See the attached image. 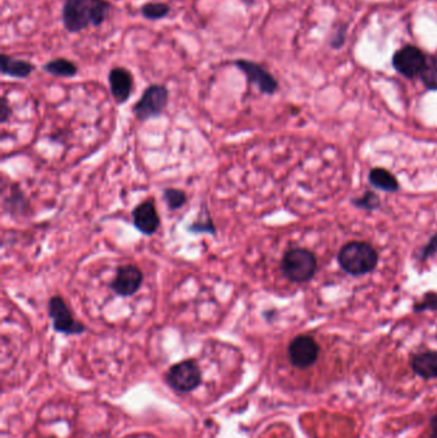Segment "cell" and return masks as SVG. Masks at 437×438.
<instances>
[{
	"instance_id": "obj_2",
	"label": "cell",
	"mask_w": 437,
	"mask_h": 438,
	"mask_svg": "<svg viewBox=\"0 0 437 438\" xmlns=\"http://www.w3.org/2000/svg\"><path fill=\"white\" fill-rule=\"evenodd\" d=\"M340 267L351 276H364L374 272L379 264V254L367 242H348L339 253Z\"/></svg>"
},
{
	"instance_id": "obj_3",
	"label": "cell",
	"mask_w": 437,
	"mask_h": 438,
	"mask_svg": "<svg viewBox=\"0 0 437 438\" xmlns=\"http://www.w3.org/2000/svg\"><path fill=\"white\" fill-rule=\"evenodd\" d=\"M281 271L290 282L304 283L314 277L317 258L308 249H290L282 256Z\"/></svg>"
},
{
	"instance_id": "obj_13",
	"label": "cell",
	"mask_w": 437,
	"mask_h": 438,
	"mask_svg": "<svg viewBox=\"0 0 437 438\" xmlns=\"http://www.w3.org/2000/svg\"><path fill=\"white\" fill-rule=\"evenodd\" d=\"M412 368L422 378H436L437 351H423L413 356Z\"/></svg>"
},
{
	"instance_id": "obj_11",
	"label": "cell",
	"mask_w": 437,
	"mask_h": 438,
	"mask_svg": "<svg viewBox=\"0 0 437 438\" xmlns=\"http://www.w3.org/2000/svg\"><path fill=\"white\" fill-rule=\"evenodd\" d=\"M133 222L135 229L143 235L157 234L160 226V217L153 200H146L135 207L133 210Z\"/></svg>"
},
{
	"instance_id": "obj_1",
	"label": "cell",
	"mask_w": 437,
	"mask_h": 438,
	"mask_svg": "<svg viewBox=\"0 0 437 438\" xmlns=\"http://www.w3.org/2000/svg\"><path fill=\"white\" fill-rule=\"evenodd\" d=\"M112 4L108 0H66L62 19L70 32H80L89 26H101Z\"/></svg>"
},
{
	"instance_id": "obj_16",
	"label": "cell",
	"mask_w": 437,
	"mask_h": 438,
	"mask_svg": "<svg viewBox=\"0 0 437 438\" xmlns=\"http://www.w3.org/2000/svg\"><path fill=\"white\" fill-rule=\"evenodd\" d=\"M44 70L58 77H73L77 73L76 64L64 58H58L45 64Z\"/></svg>"
},
{
	"instance_id": "obj_17",
	"label": "cell",
	"mask_w": 437,
	"mask_h": 438,
	"mask_svg": "<svg viewBox=\"0 0 437 438\" xmlns=\"http://www.w3.org/2000/svg\"><path fill=\"white\" fill-rule=\"evenodd\" d=\"M189 231L195 232V234H210V235L216 234V226H215L213 221L210 219L208 210H202V213H200V216L197 217V221L191 223L189 226Z\"/></svg>"
},
{
	"instance_id": "obj_19",
	"label": "cell",
	"mask_w": 437,
	"mask_h": 438,
	"mask_svg": "<svg viewBox=\"0 0 437 438\" xmlns=\"http://www.w3.org/2000/svg\"><path fill=\"white\" fill-rule=\"evenodd\" d=\"M422 83L428 90H437V57L427 58L425 70L421 73Z\"/></svg>"
},
{
	"instance_id": "obj_25",
	"label": "cell",
	"mask_w": 437,
	"mask_h": 438,
	"mask_svg": "<svg viewBox=\"0 0 437 438\" xmlns=\"http://www.w3.org/2000/svg\"><path fill=\"white\" fill-rule=\"evenodd\" d=\"M431 436L432 438H437V415L431 420Z\"/></svg>"
},
{
	"instance_id": "obj_21",
	"label": "cell",
	"mask_w": 437,
	"mask_h": 438,
	"mask_svg": "<svg viewBox=\"0 0 437 438\" xmlns=\"http://www.w3.org/2000/svg\"><path fill=\"white\" fill-rule=\"evenodd\" d=\"M143 16L149 19H159L165 17L170 13V6L165 3H148L141 8Z\"/></svg>"
},
{
	"instance_id": "obj_4",
	"label": "cell",
	"mask_w": 437,
	"mask_h": 438,
	"mask_svg": "<svg viewBox=\"0 0 437 438\" xmlns=\"http://www.w3.org/2000/svg\"><path fill=\"white\" fill-rule=\"evenodd\" d=\"M168 104V90L165 85H150L135 104L133 112L139 121H149L165 112Z\"/></svg>"
},
{
	"instance_id": "obj_10",
	"label": "cell",
	"mask_w": 437,
	"mask_h": 438,
	"mask_svg": "<svg viewBox=\"0 0 437 438\" xmlns=\"http://www.w3.org/2000/svg\"><path fill=\"white\" fill-rule=\"evenodd\" d=\"M235 64L247 77L249 83H254L263 94L272 95L279 89L277 80L260 64L245 59H239Z\"/></svg>"
},
{
	"instance_id": "obj_9",
	"label": "cell",
	"mask_w": 437,
	"mask_h": 438,
	"mask_svg": "<svg viewBox=\"0 0 437 438\" xmlns=\"http://www.w3.org/2000/svg\"><path fill=\"white\" fill-rule=\"evenodd\" d=\"M319 355V346L311 336H298L289 345V359L297 368H308Z\"/></svg>"
},
{
	"instance_id": "obj_22",
	"label": "cell",
	"mask_w": 437,
	"mask_h": 438,
	"mask_svg": "<svg viewBox=\"0 0 437 438\" xmlns=\"http://www.w3.org/2000/svg\"><path fill=\"white\" fill-rule=\"evenodd\" d=\"M414 313H422L427 311H437V292H427L423 298L417 301L413 306Z\"/></svg>"
},
{
	"instance_id": "obj_23",
	"label": "cell",
	"mask_w": 437,
	"mask_h": 438,
	"mask_svg": "<svg viewBox=\"0 0 437 438\" xmlns=\"http://www.w3.org/2000/svg\"><path fill=\"white\" fill-rule=\"evenodd\" d=\"M437 253V232L435 235L432 236L430 239V241L427 242V245H425L423 248L421 249L419 251L418 259L421 261H425Z\"/></svg>"
},
{
	"instance_id": "obj_14",
	"label": "cell",
	"mask_w": 437,
	"mask_h": 438,
	"mask_svg": "<svg viewBox=\"0 0 437 438\" xmlns=\"http://www.w3.org/2000/svg\"><path fill=\"white\" fill-rule=\"evenodd\" d=\"M34 66L22 59L1 56V73L16 78H26L31 75Z\"/></svg>"
},
{
	"instance_id": "obj_24",
	"label": "cell",
	"mask_w": 437,
	"mask_h": 438,
	"mask_svg": "<svg viewBox=\"0 0 437 438\" xmlns=\"http://www.w3.org/2000/svg\"><path fill=\"white\" fill-rule=\"evenodd\" d=\"M11 113H12L11 107L8 105L6 98H3L1 105H0V121H1V123H6L8 121V118L11 117Z\"/></svg>"
},
{
	"instance_id": "obj_20",
	"label": "cell",
	"mask_w": 437,
	"mask_h": 438,
	"mask_svg": "<svg viewBox=\"0 0 437 438\" xmlns=\"http://www.w3.org/2000/svg\"><path fill=\"white\" fill-rule=\"evenodd\" d=\"M353 204L356 208L372 212L380 208L381 202L380 197H377V194H374V191H367L361 197L354 199Z\"/></svg>"
},
{
	"instance_id": "obj_15",
	"label": "cell",
	"mask_w": 437,
	"mask_h": 438,
	"mask_svg": "<svg viewBox=\"0 0 437 438\" xmlns=\"http://www.w3.org/2000/svg\"><path fill=\"white\" fill-rule=\"evenodd\" d=\"M369 182L374 187L380 189L387 192H395L399 190V182L391 172L387 171L385 168H374L369 172Z\"/></svg>"
},
{
	"instance_id": "obj_18",
	"label": "cell",
	"mask_w": 437,
	"mask_h": 438,
	"mask_svg": "<svg viewBox=\"0 0 437 438\" xmlns=\"http://www.w3.org/2000/svg\"><path fill=\"white\" fill-rule=\"evenodd\" d=\"M163 200L167 204L168 209L178 210L180 208H182L185 204H186L187 197H186L185 191L168 187V189H165L163 191Z\"/></svg>"
},
{
	"instance_id": "obj_6",
	"label": "cell",
	"mask_w": 437,
	"mask_h": 438,
	"mask_svg": "<svg viewBox=\"0 0 437 438\" xmlns=\"http://www.w3.org/2000/svg\"><path fill=\"white\" fill-rule=\"evenodd\" d=\"M165 380L173 390L180 392H190L200 385L202 373L195 363L185 360L171 367Z\"/></svg>"
},
{
	"instance_id": "obj_5",
	"label": "cell",
	"mask_w": 437,
	"mask_h": 438,
	"mask_svg": "<svg viewBox=\"0 0 437 438\" xmlns=\"http://www.w3.org/2000/svg\"><path fill=\"white\" fill-rule=\"evenodd\" d=\"M48 313L51 319L53 328L56 332L63 335H81L86 327L80 323L76 318L73 317L68 305L66 304L62 296H53L48 303Z\"/></svg>"
},
{
	"instance_id": "obj_7",
	"label": "cell",
	"mask_w": 437,
	"mask_h": 438,
	"mask_svg": "<svg viewBox=\"0 0 437 438\" xmlns=\"http://www.w3.org/2000/svg\"><path fill=\"white\" fill-rule=\"evenodd\" d=\"M427 57L417 46L406 45L396 51L393 57V66L400 75L406 78L421 76L425 70Z\"/></svg>"
},
{
	"instance_id": "obj_8",
	"label": "cell",
	"mask_w": 437,
	"mask_h": 438,
	"mask_svg": "<svg viewBox=\"0 0 437 438\" xmlns=\"http://www.w3.org/2000/svg\"><path fill=\"white\" fill-rule=\"evenodd\" d=\"M143 282V271L135 264H125L117 269L110 288L120 298H131L141 288Z\"/></svg>"
},
{
	"instance_id": "obj_12",
	"label": "cell",
	"mask_w": 437,
	"mask_h": 438,
	"mask_svg": "<svg viewBox=\"0 0 437 438\" xmlns=\"http://www.w3.org/2000/svg\"><path fill=\"white\" fill-rule=\"evenodd\" d=\"M109 86L114 100L118 104L126 103L133 93V75L122 67H115L109 72Z\"/></svg>"
}]
</instances>
